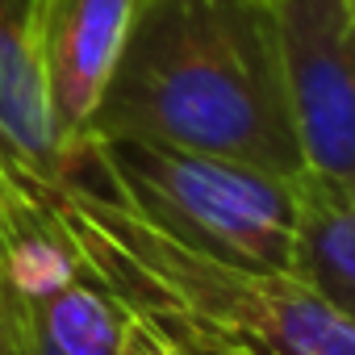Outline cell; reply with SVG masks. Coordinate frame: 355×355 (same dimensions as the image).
Masks as SVG:
<instances>
[{
    "instance_id": "obj_8",
    "label": "cell",
    "mask_w": 355,
    "mask_h": 355,
    "mask_svg": "<svg viewBox=\"0 0 355 355\" xmlns=\"http://www.w3.org/2000/svg\"><path fill=\"white\" fill-rule=\"evenodd\" d=\"M297 259L301 276L326 305L355 322V175H297Z\"/></svg>"
},
{
    "instance_id": "obj_7",
    "label": "cell",
    "mask_w": 355,
    "mask_h": 355,
    "mask_svg": "<svg viewBox=\"0 0 355 355\" xmlns=\"http://www.w3.org/2000/svg\"><path fill=\"white\" fill-rule=\"evenodd\" d=\"M0 150L38 184L80 175L76 146L67 142L46 92L34 0H0Z\"/></svg>"
},
{
    "instance_id": "obj_6",
    "label": "cell",
    "mask_w": 355,
    "mask_h": 355,
    "mask_svg": "<svg viewBox=\"0 0 355 355\" xmlns=\"http://www.w3.org/2000/svg\"><path fill=\"white\" fill-rule=\"evenodd\" d=\"M146 0H34V38L55 117L76 146ZM84 175V159H80Z\"/></svg>"
},
{
    "instance_id": "obj_3",
    "label": "cell",
    "mask_w": 355,
    "mask_h": 355,
    "mask_svg": "<svg viewBox=\"0 0 355 355\" xmlns=\"http://www.w3.org/2000/svg\"><path fill=\"white\" fill-rule=\"evenodd\" d=\"M84 180L201 255L255 272H293L297 175L163 142H88Z\"/></svg>"
},
{
    "instance_id": "obj_2",
    "label": "cell",
    "mask_w": 355,
    "mask_h": 355,
    "mask_svg": "<svg viewBox=\"0 0 355 355\" xmlns=\"http://www.w3.org/2000/svg\"><path fill=\"white\" fill-rule=\"evenodd\" d=\"M42 193L155 355H355V322L301 276L201 255L80 175Z\"/></svg>"
},
{
    "instance_id": "obj_5",
    "label": "cell",
    "mask_w": 355,
    "mask_h": 355,
    "mask_svg": "<svg viewBox=\"0 0 355 355\" xmlns=\"http://www.w3.org/2000/svg\"><path fill=\"white\" fill-rule=\"evenodd\" d=\"M88 276L42 184L0 150V355L26 351L30 309Z\"/></svg>"
},
{
    "instance_id": "obj_4",
    "label": "cell",
    "mask_w": 355,
    "mask_h": 355,
    "mask_svg": "<svg viewBox=\"0 0 355 355\" xmlns=\"http://www.w3.org/2000/svg\"><path fill=\"white\" fill-rule=\"evenodd\" d=\"M305 171L355 175V0H276Z\"/></svg>"
},
{
    "instance_id": "obj_9",
    "label": "cell",
    "mask_w": 355,
    "mask_h": 355,
    "mask_svg": "<svg viewBox=\"0 0 355 355\" xmlns=\"http://www.w3.org/2000/svg\"><path fill=\"white\" fill-rule=\"evenodd\" d=\"M21 355H155L134 313L92 276L30 309Z\"/></svg>"
},
{
    "instance_id": "obj_1",
    "label": "cell",
    "mask_w": 355,
    "mask_h": 355,
    "mask_svg": "<svg viewBox=\"0 0 355 355\" xmlns=\"http://www.w3.org/2000/svg\"><path fill=\"white\" fill-rule=\"evenodd\" d=\"M88 142H163L301 175L276 0H146L80 159Z\"/></svg>"
}]
</instances>
